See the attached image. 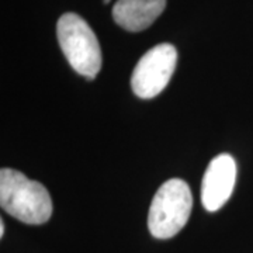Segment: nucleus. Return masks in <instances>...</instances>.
I'll return each mask as SVG.
<instances>
[{
  "instance_id": "f257e3e1",
  "label": "nucleus",
  "mask_w": 253,
  "mask_h": 253,
  "mask_svg": "<svg viewBox=\"0 0 253 253\" xmlns=\"http://www.w3.org/2000/svg\"><path fill=\"white\" fill-rule=\"evenodd\" d=\"M0 206L28 225L45 224L52 214V200L45 186L14 169L0 170Z\"/></svg>"
},
{
  "instance_id": "423d86ee",
  "label": "nucleus",
  "mask_w": 253,
  "mask_h": 253,
  "mask_svg": "<svg viewBox=\"0 0 253 253\" xmlns=\"http://www.w3.org/2000/svg\"><path fill=\"white\" fill-rule=\"evenodd\" d=\"M166 7V0H118L113 18L126 31L138 33L148 28Z\"/></svg>"
},
{
  "instance_id": "6e6552de",
  "label": "nucleus",
  "mask_w": 253,
  "mask_h": 253,
  "mask_svg": "<svg viewBox=\"0 0 253 253\" xmlns=\"http://www.w3.org/2000/svg\"><path fill=\"white\" fill-rule=\"evenodd\" d=\"M103 3H104V4H109L110 0H103Z\"/></svg>"
},
{
  "instance_id": "f03ea898",
  "label": "nucleus",
  "mask_w": 253,
  "mask_h": 253,
  "mask_svg": "<svg viewBox=\"0 0 253 253\" xmlns=\"http://www.w3.org/2000/svg\"><path fill=\"white\" fill-rule=\"evenodd\" d=\"M193 207L189 184L181 179L165 181L149 207L148 228L156 239H169L187 224Z\"/></svg>"
},
{
  "instance_id": "20e7f679",
  "label": "nucleus",
  "mask_w": 253,
  "mask_h": 253,
  "mask_svg": "<svg viewBox=\"0 0 253 253\" xmlns=\"http://www.w3.org/2000/svg\"><path fill=\"white\" fill-rule=\"evenodd\" d=\"M177 63L172 44H159L138 61L131 76V87L138 97L152 99L168 86Z\"/></svg>"
},
{
  "instance_id": "7ed1b4c3",
  "label": "nucleus",
  "mask_w": 253,
  "mask_h": 253,
  "mask_svg": "<svg viewBox=\"0 0 253 253\" xmlns=\"http://www.w3.org/2000/svg\"><path fill=\"white\" fill-rule=\"evenodd\" d=\"M58 41L69 65L93 81L101 69V49L89 24L75 13H65L56 26Z\"/></svg>"
},
{
  "instance_id": "39448f33",
  "label": "nucleus",
  "mask_w": 253,
  "mask_h": 253,
  "mask_svg": "<svg viewBox=\"0 0 253 253\" xmlns=\"http://www.w3.org/2000/svg\"><path fill=\"white\" fill-rule=\"evenodd\" d=\"M236 180V163L228 154L215 156L204 173L201 183V203L210 212L224 207L229 200Z\"/></svg>"
},
{
  "instance_id": "0eeeda50",
  "label": "nucleus",
  "mask_w": 253,
  "mask_h": 253,
  "mask_svg": "<svg viewBox=\"0 0 253 253\" xmlns=\"http://www.w3.org/2000/svg\"><path fill=\"white\" fill-rule=\"evenodd\" d=\"M3 235H4V222L1 221V222H0V236Z\"/></svg>"
}]
</instances>
